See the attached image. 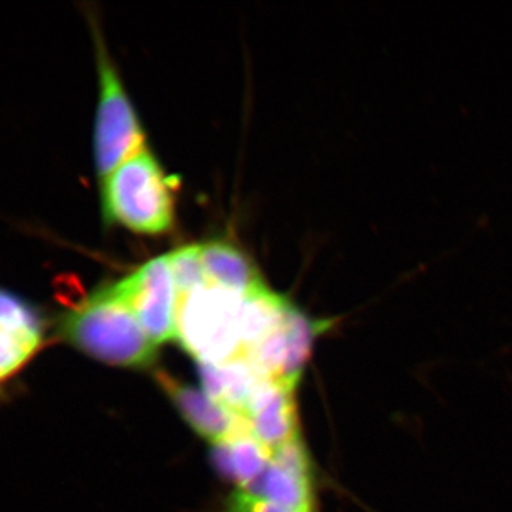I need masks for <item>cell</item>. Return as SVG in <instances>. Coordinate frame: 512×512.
I'll list each match as a JSON object with an SVG mask.
<instances>
[{"mask_svg": "<svg viewBox=\"0 0 512 512\" xmlns=\"http://www.w3.org/2000/svg\"><path fill=\"white\" fill-rule=\"evenodd\" d=\"M56 332L67 345L111 366L143 369L157 357V346L117 284L99 286L66 309Z\"/></svg>", "mask_w": 512, "mask_h": 512, "instance_id": "cell-1", "label": "cell"}, {"mask_svg": "<svg viewBox=\"0 0 512 512\" xmlns=\"http://www.w3.org/2000/svg\"><path fill=\"white\" fill-rule=\"evenodd\" d=\"M104 221L141 235H163L175 221L174 184L148 148L101 180Z\"/></svg>", "mask_w": 512, "mask_h": 512, "instance_id": "cell-2", "label": "cell"}, {"mask_svg": "<svg viewBox=\"0 0 512 512\" xmlns=\"http://www.w3.org/2000/svg\"><path fill=\"white\" fill-rule=\"evenodd\" d=\"M242 295L205 284L178 299L177 340L198 365H220L244 355Z\"/></svg>", "mask_w": 512, "mask_h": 512, "instance_id": "cell-3", "label": "cell"}, {"mask_svg": "<svg viewBox=\"0 0 512 512\" xmlns=\"http://www.w3.org/2000/svg\"><path fill=\"white\" fill-rule=\"evenodd\" d=\"M96 37L100 96L94 121V165L100 180L146 148V134L100 33Z\"/></svg>", "mask_w": 512, "mask_h": 512, "instance_id": "cell-4", "label": "cell"}, {"mask_svg": "<svg viewBox=\"0 0 512 512\" xmlns=\"http://www.w3.org/2000/svg\"><path fill=\"white\" fill-rule=\"evenodd\" d=\"M47 320L25 296L0 285V403L12 397L47 346Z\"/></svg>", "mask_w": 512, "mask_h": 512, "instance_id": "cell-5", "label": "cell"}, {"mask_svg": "<svg viewBox=\"0 0 512 512\" xmlns=\"http://www.w3.org/2000/svg\"><path fill=\"white\" fill-rule=\"evenodd\" d=\"M333 323V319L309 318L292 305L281 325L244 357L261 375L296 387L311 356L313 343L323 332H328Z\"/></svg>", "mask_w": 512, "mask_h": 512, "instance_id": "cell-6", "label": "cell"}, {"mask_svg": "<svg viewBox=\"0 0 512 512\" xmlns=\"http://www.w3.org/2000/svg\"><path fill=\"white\" fill-rule=\"evenodd\" d=\"M116 284L154 345L177 340L180 296L167 255L151 259Z\"/></svg>", "mask_w": 512, "mask_h": 512, "instance_id": "cell-7", "label": "cell"}, {"mask_svg": "<svg viewBox=\"0 0 512 512\" xmlns=\"http://www.w3.org/2000/svg\"><path fill=\"white\" fill-rule=\"evenodd\" d=\"M241 491L292 512H315L311 460L301 437L272 451L268 467Z\"/></svg>", "mask_w": 512, "mask_h": 512, "instance_id": "cell-8", "label": "cell"}, {"mask_svg": "<svg viewBox=\"0 0 512 512\" xmlns=\"http://www.w3.org/2000/svg\"><path fill=\"white\" fill-rule=\"evenodd\" d=\"M295 386L268 379L242 416L248 433L269 451L299 439Z\"/></svg>", "mask_w": 512, "mask_h": 512, "instance_id": "cell-9", "label": "cell"}, {"mask_svg": "<svg viewBox=\"0 0 512 512\" xmlns=\"http://www.w3.org/2000/svg\"><path fill=\"white\" fill-rule=\"evenodd\" d=\"M156 379L183 419L205 440L217 444L248 433L241 417L215 402L204 390L188 386L163 370L156 373Z\"/></svg>", "mask_w": 512, "mask_h": 512, "instance_id": "cell-10", "label": "cell"}, {"mask_svg": "<svg viewBox=\"0 0 512 512\" xmlns=\"http://www.w3.org/2000/svg\"><path fill=\"white\" fill-rule=\"evenodd\" d=\"M198 370L204 392L241 419L255 394L268 380L245 357L220 365H198Z\"/></svg>", "mask_w": 512, "mask_h": 512, "instance_id": "cell-11", "label": "cell"}, {"mask_svg": "<svg viewBox=\"0 0 512 512\" xmlns=\"http://www.w3.org/2000/svg\"><path fill=\"white\" fill-rule=\"evenodd\" d=\"M200 248L208 284L238 295H247L265 285L251 258L231 242L211 241Z\"/></svg>", "mask_w": 512, "mask_h": 512, "instance_id": "cell-12", "label": "cell"}, {"mask_svg": "<svg viewBox=\"0 0 512 512\" xmlns=\"http://www.w3.org/2000/svg\"><path fill=\"white\" fill-rule=\"evenodd\" d=\"M271 451L249 433L214 444L211 458L222 477L245 490L271 461Z\"/></svg>", "mask_w": 512, "mask_h": 512, "instance_id": "cell-13", "label": "cell"}, {"mask_svg": "<svg viewBox=\"0 0 512 512\" xmlns=\"http://www.w3.org/2000/svg\"><path fill=\"white\" fill-rule=\"evenodd\" d=\"M173 272L178 296L194 291L200 286L208 284L202 268L200 245H188V247L175 249L167 255Z\"/></svg>", "mask_w": 512, "mask_h": 512, "instance_id": "cell-14", "label": "cell"}, {"mask_svg": "<svg viewBox=\"0 0 512 512\" xmlns=\"http://www.w3.org/2000/svg\"><path fill=\"white\" fill-rule=\"evenodd\" d=\"M224 512H292L269 501L256 498L254 495L237 491L228 498Z\"/></svg>", "mask_w": 512, "mask_h": 512, "instance_id": "cell-15", "label": "cell"}]
</instances>
